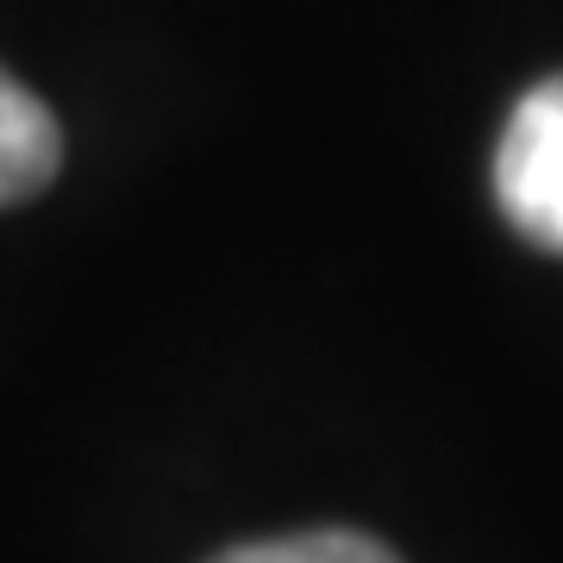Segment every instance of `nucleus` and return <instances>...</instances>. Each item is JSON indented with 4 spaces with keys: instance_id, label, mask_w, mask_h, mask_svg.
<instances>
[{
    "instance_id": "nucleus-1",
    "label": "nucleus",
    "mask_w": 563,
    "mask_h": 563,
    "mask_svg": "<svg viewBox=\"0 0 563 563\" xmlns=\"http://www.w3.org/2000/svg\"><path fill=\"white\" fill-rule=\"evenodd\" d=\"M495 201L526 244L563 257V76L526 88L495 151Z\"/></svg>"
},
{
    "instance_id": "nucleus-2",
    "label": "nucleus",
    "mask_w": 563,
    "mask_h": 563,
    "mask_svg": "<svg viewBox=\"0 0 563 563\" xmlns=\"http://www.w3.org/2000/svg\"><path fill=\"white\" fill-rule=\"evenodd\" d=\"M63 169V132L51 107L0 69V207L32 201Z\"/></svg>"
},
{
    "instance_id": "nucleus-3",
    "label": "nucleus",
    "mask_w": 563,
    "mask_h": 563,
    "mask_svg": "<svg viewBox=\"0 0 563 563\" xmlns=\"http://www.w3.org/2000/svg\"><path fill=\"white\" fill-rule=\"evenodd\" d=\"M207 563H401L383 539L351 532V526H320V532H295V539H257L239 551H220Z\"/></svg>"
}]
</instances>
